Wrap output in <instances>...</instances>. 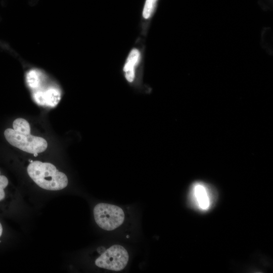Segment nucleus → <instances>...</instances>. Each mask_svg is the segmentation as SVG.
I'll list each match as a JSON object with an SVG mask.
<instances>
[{"label": "nucleus", "mask_w": 273, "mask_h": 273, "mask_svg": "<svg viewBox=\"0 0 273 273\" xmlns=\"http://www.w3.org/2000/svg\"><path fill=\"white\" fill-rule=\"evenodd\" d=\"M30 178L39 187L47 190L58 191L67 187L68 178L52 163L34 161L27 167Z\"/></svg>", "instance_id": "1"}, {"label": "nucleus", "mask_w": 273, "mask_h": 273, "mask_svg": "<svg viewBox=\"0 0 273 273\" xmlns=\"http://www.w3.org/2000/svg\"><path fill=\"white\" fill-rule=\"evenodd\" d=\"M4 136L10 145L29 153L38 154L44 151L48 147V143L43 138L18 132L13 128H6Z\"/></svg>", "instance_id": "2"}, {"label": "nucleus", "mask_w": 273, "mask_h": 273, "mask_svg": "<svg viewBox=\"0 0 273 273\" xmlns=\"http://www.w3.org/2000/svg\"><path fill=\"white\" fill-rule=\"evenodd\" d=\"M96 223L106 231H112L123 222L124 213L119 206L105 203L97 204L94 208Z\"/></svg>", "instance_id": "3"}, {"label": "nucleus", "mask_w": 273, "mask_h": 273, "mask_svg": "<svg viewBox=\"0 0 273 273\" xmlns=\"http://www.w3.org/2000/svg\"><path fill=\"white\" fill-rule=\"evenodd\" d=\"M128 259V253L123 246L114 245L96 259L95 264L100 268L120 271L126 266Z\"/></svg>", "instance_id": "4"}, {"label": "nucleus", "mask_w": 273, "mask_h": 273, "mask_svg": "<svg viewBox=\"0 0 273 273\" xmlns=\"http://www.w3.org/2000/svg\"><path fill=\"white\" fill-rule=\"evenodd\" d=\"M190 198L195 209L206 212L210 209L214 203V191L209 185L204 182L195 181L190 188Z\"/></svg>", "instance_id": "5"}, {"label": "nucleus", "mask_w": 273, "mask_h": 273, "mask_svg": "<svg viewBox=\"0 0 273 273\" xmlns=\"http://www.w3.org/2000/svg\"><path fill=\"white\" fill-rule=\"evenodd\" d=\"M33 97L38 104L54 107L59 103L61 94L57 89L51 88L44 92L38 91L34 94Z\"/></svg>", "instance_id": "6"}, {"label": "nucleus", "mask_w": 273, "mask_h": 273, "mask_svg": "<svg viewBox=\"0 0 273 273\" xmlns=\"http://www.w3.org/2000/svg\"><path fill=\"white\" fill-rule=\"evenodd\" d=\"M140 57V53L136 49H133L130 52L124 66L126 79L131 82L134 77V67L137 64Z\"/></svg>", "instance_id": "7"}, {"label": "nucleus", "mask_w": 273, "mask_h": 273, "mask_svg": "<svg viewBox=\"0 0 273 273\" xmlns=\"http://www.w3.org/2000/svg\"><path fill=\"white\" fill-rule=\"evenodd\" d=\"M12 128L15 131L24 133H30V126L28 122L22 118L15 119L12 124Z\"/></svg>", "instance_id": "8"}, {"label": "nucleus", "mask_w": 273, "mask_h": 273, "mask_svg": "<svg viewBox=\"0 0 273 273\" xmlns=\"http://www.w3.org/2000/svg\"><path fill=\"white\" fill-rule=\"evenodd\" d=\"M26 81L31 88H36L39 84V71L35 69L30 70L26 73Z\"/></svg>", "instance_id": "9"}, {"label": "nucleus", "mask_w": 273, "mask_h": 273, "mask_svg": "<svg viewBox=\"0 0 273 273\" xmlns=\"http://www.w3.org/2000/svg\"><path fill=\"white\" fill-rule=\"evenodd\" d=\"M157 0H146L143 11V16L145 19L149 18L152 15Z\"/></svg>", "instance_id": "10"}, {"label": "nucleus", "mask_w": 273, "mask_h": 273, "mask_svg": "<svg viewBox=\"0 0 273 273\" xmlns=\"http://www.w3.org/2000/svg\"><path fill=\"white\" fill-rule=\"evenodd\" d=\"M9 185V180L4 175L2 174L0 170V202L3 201L6 198L5 189Z\"/></svg>", "instance_id": "11"}, {"label": "nucleus", "mask_w": 273, "mask_h": 273, "mask_svg": "<svg viewBox=\"0 0 273 273\" xmlns=\"http://www.w3.org/2000/svg\"><path fill=\"white\" fill-rule=\"evenodd\" d=\"M0 50L9 51H10V48L7 43L0 40Z\"/></svg>", "instance_id": "12"}, {"label": "nucleus", "mask_w": 273, "mask_h": 273, "mask_svg": "<svg viewBox=\"0 0 273 273\" xmlns=\"http://www.w3.org/2000/svg\"><path fill=\"white\" fill-rule=\"evenodd\" d=\"M3 226H2V225L1 224V223L0 222V237L2 236V234H3Z\"/></svg>", "instance_id": "13"}, {"label": "nucleus", "mask_w": 273, "mask_h": 273, "mask_svg": "<svg viewBox=\"0 0 273 273\" xmlns=\"http://www.w3.org/2000/svg\"><path fill=\"white\" fill-rule=\"evenodd\" d=\"M34 156H37V153L34 154Z\"/></svg>", "instance_id": "14"}]
</instances>
